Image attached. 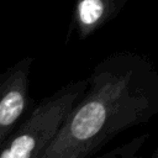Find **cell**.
<instances>
[{"label":"cell","mask_w":158,"mask_h":158,"mask_svg":"<svg viewBox=\"0 0 158 158\" xmlns=\"http://www.w3.org/2000/svg\"><path fill=\"white\" fill-rule=\"evenodd\" d=\"M146 137H147V135H142L139 137H136L135 139L118 147L117 149H114L111 152L102 154V157H135L136 152L142 147V144L147 139Z\"/></svg>","instance_id":"5"},{"label":"cell","mask_w":158,"mask_h":158,"mask_svg":"<svg viewBox=\"0 0 158 158\" xmlns=\"http://www.w3.org/2000/svg\"><path fill=\"white\" fill-rule=\"evenodd\" d=\"M126 0H77L75 22L81 37H86L117 15Z\"/></svg>","instance_id":"4"},{"label":"cell","mask_w":158,"mask_h":158,"mask_svg":"<svg viewBox=\"0 0 158 158\" xmlns=\"http://www.w3.org/2000/svg\"><path fill=\"white\" fill-rule=\"evenodd\" d=\"M88 85V78L75 80L44 98L0 144V157L42 158Z\"/></svg>","instance_id":"2"},{"label":"cell","mask_w":158,"mask_h":158,"mask_svg":"<svg viewBox=\"0 0 158 158\" xmlns=\"http://www.w3.org/2000/svg\"><path fill=\"white\" fill-rule=\"evenodd\" d=\"M153 157H158V149H157V151L153 153Z\"/></svg>","instance_id":"6"},{"label":"cell","mask_w":158,"mask_h":158,"mask_svg":"<svg viewBox=\"0 0 158 158\" xmlns=\"http://www.w3.org/2000/svg\"><path fill=\"white\" fill-rule=\"evenodd\" d=\"M88 79L85 93L42 158H89L158 114V72L139 54L114 53Z\"/></svg>","instance_id":"1"},{"label":"cell","mask_w":158,"mask_h":158,"mask_svg":"<svg viewBox=\"0 0 158 158\" xmlns=\"http://www.w3.org/2000/svg\"><path fill=\"white\" fill-rule=\"evenodd\" d=\"M32 58L26 57L0 77V144L16 128L28 105V83Z\"/></svg>","instance_id":"3"}]
</instances>
